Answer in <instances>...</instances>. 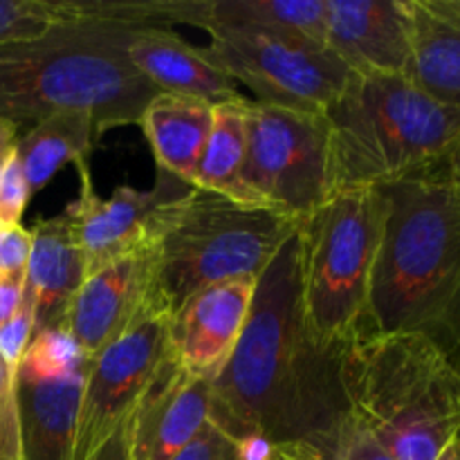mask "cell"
<instances>
[{
	"label": "cell",
	"mask_w": 460,
	"mask_h": 460,
	"mask_svg": "<svg viewBox=\"0 0 460 460\" xmlns=\"http://www.w3.org/2000/svg\"><path fill=\"white\" fill-rule=\"evenodd\" d=\"M0 460H21L16 371L0 358Z\"/></svg>",
	"instance_id": "484cf974"
},
{
	"label": "cell",
	"mask_w": 460,
	"mask_h": 460,
	"mask_svg": "<svg viewBox=\"0 0 460 460\" xmlns=\"http://www.w3.org/2000/svg\"><path fill=\"white\" fill-rule=\"evenodd\" d=\"M382 211L380 189H353L331 196L301 220V304L323 349L341 350L367 328Z\"/></svg>",
	"instance_id": "52a82bcc"
},
{
	"label": "cell",
	"mask_w": 460,
	"mask_h": 460,
	"mask_svg": "<svg viewBox=\"0 0 460 460\" xmlns=\"http://www.w3.org/2000/svg\"><path fill=\"white\" fill-rule=\"evenodd\" d=\"M341 350L323 349L305 323L296 229L256 279L241 340L211 386L209 422L232 440L308 445L332 460L350 418Z\"/></svg>",
	"instance_id": "6da1fadb"
},
{
	"label": "cell",
	"mask_w": 460,
	"mask_h": 460,
	"mask_svg": "<svg viewBox=\"0 0 460 460\" xmlns=\"http://www.w3.org/2000/svg\"><path fill=\"white\" fill-rule=\"evenodd\" d=\"M99 137L94 121L81 112H61L31 126L16 144L30 196L48 187L63 166L85 162Z\"/></svg>",
	"instance_id": "7402d4cb"
},
{
	"label": "cell",
	"mask_w": 460,
	"mask_h": 460,
	"mask_svg": "<svg viewBox=\"0 0 460 460\" xmlns=\"http://www.w3.org/2000/svg\"><path fill=\"white\" fill-rule=\"evenodd\" d=\"M332 460H395L391 458L353 418H349L341 429Z\"/></svg>",
	"instance_id": "f546056e"
},
{
	"label": "cell",
	"mask_w": 460,
	"mask_h": 460,
	"mask_svg": "<svg viewBox=\"0 0 460 460\" xmlns=\"http://www.w3.org/2000/svg\"><path fill=\"white\" fill-rule=\"evenodd\" d=\"M340 377L350 418L391 458L438 460L460 436V367L427 337L362 331Z\"/></svg>",
	"instance_id": "277c9868"
},
{
	"label": "cell",
	"mask_w": 460,
	"mask_h": 460,
	"mask_svg": "<svg viewBox=\"0 0 460 460\" xmlns=\"http://www.w3.org/2000/svg\"><path fill=\"white\" fill-rule=\"evenodd\" d=\"M323 117L332 196L436 169L460 137V108L438 102L404 75H350Z\"/></svg>",
	"instance_id": "5b68a950"
},
{
	"label": "cell",
	"mask_w": 460,
	"mask_h": 460,
	"mask_svg": "<svg viewBox=\"0 0 460 460\" xmlns=\"http://www.w3.org/2000/svg\"><path fill=\"white\" fill-rule=\"evenodd\" d=\"M133 30L124 22L79 21L0 45V117L34 126L81 112L99 135L139 124L157 90L128 61Z\"/></svg>",
	"instance_id": "3957f363"
},
{
	"label": "cell",
	"mask_w": 460,
	"mask_h": 460,
	"mask_svg": "<svg viewBox=\"0 0 460 460\" xmlns=\"http://www.w3.org/2000/svg\"><path fill=\"white\" fill-rule=\"evenodd\" d=\"M299 225L279 211L191 189L157 245V281L171 314L202 288L259 279Z\"/></svg>",
	"instance_id": "8992f818"
},
{
	"label": "cell",
	"mask_w": 460,
	"mask_h": 460,
	"mask_svg": "<svg viewBox=\"0 0 460 460\" xmlns=\"http://www.w3.org/2000/svg\"><path fill=\"white\" fill-rule=\"evenodd\" d=\"M18 144V126L13 121L0 117V175L4 173L9 162L16 155Z\"/></svg>",
	"instance_id": "d6a6232c"
},
{
	"label": "cell",
	"mask_w": 460,
	"mask_h": 460,
	"mask_svg": "<svg viewBox=\"0 0 460 460\" xmlns=\"http://www.w3.org/2000/svg\"><path fill=\"white\" fill-rule=\"evenodd\" d=\"M438 460H460V436L447 445V449L440 454Z\"/></svg>",
	"instance_id": "d590c367"
},
{
	"label": "cell",
	"mask_w": 460,
	"mask_h": 460,
	"mask_svg": "<svg viewBox=\"0 0 460 460\" xmlns=\"http://www.w3.org/2000/svg\"><path fill=\"white\" fill-rule=\"evenodd\" d=\"M445 169H447L449 180H452L454 189H456L458 196H460V137H458V142L454 144V148H452V153L447 155V160H445Z\"/></svg>",
	"instance_id": "e575fe53"
},
{
	"label": "cell",
	"mask_w": 460,
	"mask_h": 460,
	"mask_svg": "<svg viewBox=\"0 0 460 460\" xmlns=\"http://www.w3.org/2000/svg\"><path fill=\"white\" fill-rule=\"evenodd\" d=\"M30 200L31 196L30 189H27L25 175H22L21 162L13 155L4 173L0 175V227L21 225V218Z\"/></svg>",
	"instance_id": "83f0119b"
},
{
	"label": "cell",
	"mask_w": 460,
	"mask_h": 460,
	"mask_svg": "<svg viewBox=\"0 0 460 460\" xmlns=\"http://www.w3.org/2000/svg\"><path fill=\"white\" fill-rule=\"evenodd\" d=\"M157 272V247H153L85 277L67 308L66 328L88 362L151 314L171 313L160 295Z\"/></svg>",
	"instance_id": "7c38bea8"
},
{
	"label": "cell",
	"mask_w": 460,
	"mask_h": 460,
	"mask_svg": "<svg viewBox=\"0 0 460 460\" xmlns=\"http://www.w3.org/2000/svg\"><path fill=\"white\" fill-rule=\"evenodd\" d=\"M243 99L214 106V126L193 178V189L218 193L245 202L243 164H245V112ZM247 205V202H245Z\"/></svg>",
	"instance_id": "603a6c76"
},
{
	"label": "cell",
	"mask_w": 460,
	"mask_h": 460,
	"mask_svg": "<svg viewBox=\"0 0 460 460\" xmlns=\"http://www.w3.org/2000/svg\"><path fill=\"white\" fill-rule=\"evenodd\" d=\"M175 460H247L238 445L214 422H207L198 438Z\"/></svg>",
	"instance_id": "f1b7e54d"
},
{
	"label": "cell",
	"mask_w": 460,
	"mask_h": 460,
	"mask_svg": "<svg viewBox=\"0 0 460 460\" xmlns=\"http://www.w3.org/2000/svg\"><path fill=\"white\" fill-rule=\"evenodd\" d=\"M157 169L193 187L196 169L214 126V106L196 97L157 93L139 119Z\"/></svg>",
	"instance_id": "44dd1931"
},
{
	"label": "cell",
	"mask_w": 460,
	"mask_h": 460,
	"mask_svg": "<svg viewBox=\"0 0 460 460\" xmlns=\"http://www.w3.org/2000/svg\"><path fill=\"white\" fill-rule=\"evenodd\" d=\"M274 460H328L308 445H283L274 452Z\"/></svg>",
	"instance_id": "836d02e7"
},
{
	"label": "cell",
	"mask_w": 460,
	"mask_h": 460,
	"mask_svg": "<svg viewBox=\"0 0 460 460\" xmlns=\"http://www.w3.org/2000/svg\"><path fill=\"white\" fill-rule=\"evenodd\" d=\"M326 48L353 75L407 76L409 0H326Z\"/></svg>",
	"instance_id": "9a60e30c"
},
{
	"label": "cell",
	"mask_w": 460,
	"mask_h": 460,
	"mask_svg": "<svg viewBox=\"0 0 460 460\" xmlns=\"http://www.w3.org/2000/svg\"><path fill=\"white\" fill-rule=\"evenodd\" d=\"M88 362L63 376L16 371L21 460H72Z\"/></svg>",
	"instance_id": "e0dca14e"
},
{
	"label": "cell",
	"mask_w": 460,
	"mask_h": 460,
	"mask_svg": "<svg viewBox=\"0 0 460 460\" xmlns=\"http://www.w3.org/2000/svg\"><path fill=\"white\" fill-rule=\"evenodd\" d=\"M207 34V57L270 106L323 115L353 75L326 45L299 36L256 27H214Z\"/></svg>",
	"instance_id": "9c48e42d"
},
{
	"label": "cell",
	"mask_w": 460,
	"mask_h": 460,
	"mask_svg": "<svg viewBox=\"0 0 460 460\" xmlns=\"http://www.w3.org/2000/svg\"><path fill=\"white\" fill-rule=\"evenodd\" d=\"M126 54L157 93L196 97L211 106L243 97L236 81L207 57L205 48L187 43L169 27H135Z\"/></svg>",
	"instance_id": "2e32d148"
},
{
	"label": "cell",
	"mask_w": 460,
	"mask_h": 460,
	"mask_svg": "<svg viewBox=\"0 0 460 460\" xmlns=\"http://www.w3.org/2000/svg\"><path fill=\"white\" fill-rule=\"evenodd\" d=\"M76 21L75 0H0V45L36 39Z\"/></svg>",
	"instance_id": "cb8c5ba5"
},
{
	"label": "cell",
	"mask_w": 460,
	"mask_h": 460,
	"mask_svg": "<svg viewBox=\"0 0 460 460\" xmlns=\"http://www.w3.org/2000/svg\"><path fill=\"white\" fill-rule=\"evenodd\" d=\"M88 359L81 355L75 337L66 326L45 328L34 332L16 371L31 376H63Z\"/></svg>",
	"instance_id": "d4e9b609"
},
{
	"label": "cell",
	"mask_w": 460,
	"mask_h": 460,
	"mask_svg": "<svg viewBox=\"0 0 460 460\" xmlns=\"http://www.w3.org/2000/svg\"><path fill=\"white\" fill-rule=\"evenodd\" d=\"M171 313H155L88 362L72 460H99L124 436L169 355Z\"/></svg>",
	"instance_id": "30bf717a"
},
{
	"label": "cell",
	"mask_w": 460,
	"mask_h": 460,
	"mask_svg": "<svg viewBox=\"0 0 460 460\" xmlns=\"http://www.w3.org/2000/svg\"><path fill=\"white\" fill-rule=\"evenodd\" d=\"M30 232L31 252L25 270V290L34 301L39 332L66 326L67 308L84 286L88 270L66 209L54 218L39 220Z\"/></svg>",
	"instance_id": "ac0fdd59"
},
{
	"label": "cell",
	"mask_w": 460,
	"mask_h": 460,
	"mask_svg": "<svg viewBox=\"0 0 460 460\" xmlns=\"http://www.w3.org/2000/svg\"><path fill=\"white\" fill-rule=\"evenodd\" d=\"M31 252V232L22 225L0 227V274H25Z\"/></svg>",
	"instance_id": "4dcf8cb0"
},
{
	"label": "cell",
	"mask_w": 460,
	"mask_h": 460,
	"mask_svg": "<svg viewBox=\"0 0 460 460\" xmlns=\"http://www.w3.org/2000/svg\"><path fill=\"white\" fill-rule=\"evenodd\" d=\"M211 377L182 371L171 353L126 425L124 460H175L211 416Z\"/></svg>",
	"instance_id": "4fadbf2b"
},
{
	"label": "cell",
	"mask_w": 460,
	"mask_h": 460,
	"mask_svg": "<svg viewBox=\"0 0 460 460\" xmlns=\"http://www.w3.org/2000/svg\"><path fill=\"white\" fill-rule=\"evenodd\" d=\"M407 76L438 102L460 108V0H409Z\"/></svg>",
	"instance_id": "ffe728a7"
},
{
	"label": "cell",
	"mask_w": 460,
	"mask_h": 460,
	"mask_svg": "<svg viewBox=\"0 0 460 460\" xmlns=\"http://www.w3.org/2000/svg\"><path fill=\"white\" fill-rule=\"evenodd\" d=\"M169 25L256 27L326 45V0H162Z\"/></svg>",
	"instance_id": "d6986e66"
},
{
	"label": "cell",
	"mask_w": 460,
	"mask_h": 460,
	"mask_svg": "<svg viewBox=\"0 0 460 460\" xmlns=\"http://www.w3.org/2000/svg\"><path fill=\"white\" fill-rule=\"evenodd\" d=\"M256 279L243 277L202 288L189 296L169 322V353L182 371L198 377L220 373L243 335Z\"/></svg>",
	"instance_id": "5bb4252c"
},
{
	"label": "cell",
	"mask_w": 460,
	"mask_h": 460,
	"mask_svg": "<svg viewBox=\"0 0 460 460\" xmlns=\"http://www.w3.org/2000/svg\"><path fill=\"white\" fill-rule=\"evenodd\" d=\"M36 332V313H34V301L31 296L22 295L21 308L16 310L12 319L0 328V358L7 362L9 368L16 371L21 364L22 355H25L27 346H30L31 337Z\"/></svg>",
	"instance_id": "4316f807"
},
{
	"label": "cell",
	"mask_w": 460,
	"mask_h": 460,
	"mask_svg": "<svg viewBox=\"0 0 460 460\" xmlns=\"http://www.w3.org/2000/svg\"><path fill=\"white\" fill-rule=\"evenodd\" d=\"M247 205L265 207L295 220L308 218L332 196L331 133L322 112L243 99Z\"/></svg>",
	"instance_id": "ba28073f"
},
{
	"label": "cell",
	"mask_w": 460,
	"mask_h": 460,
	"mask_svg": "<svg viewBox=\"0 0 460 460\" xmlns=\"http://www.w3.org/2000/svg\"><path fill=\"white\" fill-rule=\"evenodd\" d=\"M76 173L79 198L66 211L75 225L88 274L112 261L160 245L175 207L193 189L157 169V180L151 189L117 187L111 198H102L94 191L85 162L76 164Z\"/></svg>",
	"instance_id": "8fae6325"
},
{
	"label": "cell",
	"mask_w": 460,
	"mask_h": 460,
	"mask_svg": "<svg viewBox=\"0 0 460 460\" xmlns=\"http://www.w3.org/2000/svg\"><path fill=\"white\" fill-rule=\"evenodd\" d=\"M380 193L364 331L422 335L460 367V196L445 162Z\"/></svg>",
	"instance_id": "7a4b0ae2"
},
{
	"label": "cell",
	"mask_w": 460,
	"mask_h": 460,
	"mask_svg": "<svg viewBox=\"0 0 460 460\" xmlns=\"http://www.w3.org/2000/svg\"><path fill=\"white\" fill-rule=\"evenodd\" d=\"M25 295V274H0V328L16 314Z\"/></svg>",
	"instance_id": "1f68e13d"
}]
</instances>
